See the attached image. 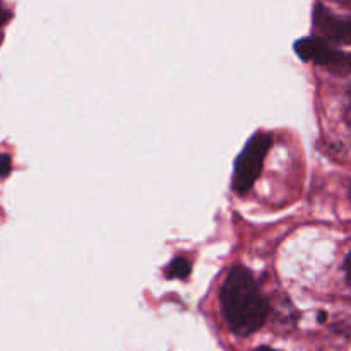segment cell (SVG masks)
<instances>
[{"label":"cell","instance_id":"cell-6","mask_svg":"<svg viewBox=\"0 0 351 351\" xmlns=\"http://www.w3.org/2000/svg\"><path fill=\"white\" fill-rule=\"evenodd\" d=\"M10 171V158L7 154L0 156V177H5Z\"/></svg>","mask_w":351,"mask_h":351},{"label":"cell","instance_id":"cell-9","mask_svg":"<svg viewBox=\"0 0 351 351\" xmlns=\"http://www.w3.org/2000/svg\"><path fill=\"white\" fill-rule=\"evenodd\" d=\"M345 119H346V123H348V125H351V106H348V110H346Z\"/></svg>","mask_w":351,"mask_h":351},{"label":"cell","instance_id":"cell-8","mask_svg":"<svg viewBox=\"0 0 351 351\" xmlns=\"http://www.w3.org/2000/svg\"><path fill=\"white\" fill-rule=\"evenodd\" d=\"M7 19H9V12H7V9H5V7H3V3L0 2V27H2L3 24H5Z\"/></svg>","mask_w":351,"mask_h":351},{"label":"cell","instance_id":"cell-7","mask_svg":"<svg viewBox=\"0 0 351 351\" xmlns=\"http://www.w3.org/2000/svg\"><path fill=\"white\" fill-rule=\"evenodd\" d=\"M343 267H345V276H346V283L351 287V252L346 256L345 259V264H343Z\"/></svg>","mask_w":351,"mask_h":351},{"label":"cell","instance_id":"cell-4","mask_svg":"<svg viewBox=\"0 0 351 351\" xmlns=\"http://www.w3.org/2000/svg\"><path fill=\"white\" fill-rule=\"evenodd\" d=\"M314 26L322 38L351 45V16H338L326 5L317 3L314 9Z\"/></svg>","mask_w":351,"mask_h":351},{"label":"cell","instance_id":"cell-5","mask_svg":"<svg viewBox=\"0 0 351 351\" xmlns=\"http://www.w3.org/2000/svg\"><path fill=\"white\" fill-rule=\"evenodd\" d=\"M191 263L185 257H175L167 267V276L168 278H177V280H184L191 273Z\"/></svg>","mask_w":351,"mask_h":351},{"label":"cell","instance_id":"cell-10","mask_svg":"<svg viewBox=\"0 0 351 351\" xmlns=\"http://www.w3.org/2000/svg\"><path fill=\"white\" fill-rule=\"evenodd\" d=\"M254 351H278V350H273V348H267V346H263V348H257Z\"/></svg>","mask_w":351,"mask_h":351},{"label":"cell","instance_id":"cell-11","mask_svg":"<svg viewBox=\"0 0 351 351\" xmlns=\"http://www.w3.org/2000/svg\"><path fill=\"white\" fill-rule=\"evenodd\" d=\"M348 195H350V202H351V187H350V192H348Z\"/></svg>","mask_w":351,"mask_h":351},{"label":"cell","instance_id":"cell-1","mask_svg":"<svg viewBox=\"0 0 351 351\" xmlns=\"http://www.w3.org/2000/svg\"><path fill=\"white\" fill-rule=\"evenodd\" d=\"M219 305L228 328L239 336H250L263 328L269 314L256 278L243 266L228 271L219 291Z\"/></svg>","mask_w":351,"mask_h":351},{"label":"cell","instance_id":"cell-2","mask_svg":"<svg viewBox=\"0 0 351 351\" xmlns=\"http://www.w3.org/2000/svg\"><path fill=\"white\" fill-rule=\"evenodd\" d=\"M273 139L267 132H256L245 144L240 156L237 158L235 171H233V191L237 194H247L263 171Z\"/></svg>","mask_w":351,"mask_h":351},{"label":"cell","instance_id":"cell-3","mask_svg":"<svg viewBox=\"0 0 351 351\" xmlns=\"http://www.w3.org/2000/svg\"><path fill=\"white\" fill-rule=\"evenodd\" d=\"M295 51L300 58L324 65L336 74H351V53L335 50L322 38L308 36L295 43Z\"/></svg>","mask_w":351,"mask_h":351}]
</instances>
